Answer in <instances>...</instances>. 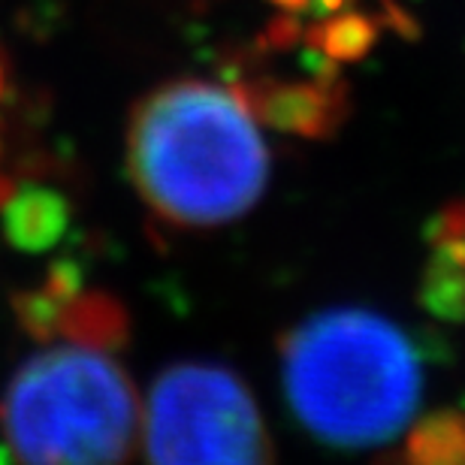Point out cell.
<instances>
[{"mask_svg": "<svg viewBox=\"0 0 465 465\" xmlns=\"http://www.w3.org/2000/svg\"><path fill=\"white\" fill-rule=\"evenodd\" d=\"M0 91H4V67H0Z\"/></svg>", "mask_w": 465, "mask_h": 465, "instance_id": "cell-11", "label": "cell"}, {"mask_svg": "<svg viewBox=\"0 0 465 465\" xmlns=\"http://www.w3.org/2000/svg\"><path fill=\"white\" fill-rule=\"evenodd\" d=\"M70 227V203L64 193L25 184L4 197V232L15 248L45 251Z\"/></svg>", "mask_w": 465, "mask_h": 465, "instance_id": "cell-7", "label": "cell"}, {"mask_svg": "<svg viewBox=\"0 0 465 465\" xmlns=\"http://www.w3.org/2000/svg\"><path fill=\"white\" fill-rule=\"evenodd\" d=\"M278 360L296 423L327 448H381L420 411V351L396 321L371 309L309 314L282 336Z\"/></svg>", "mask_w": 465, "mask_h": 465, "instance_id": "cell-2", "label": "cell"}, {"mask_svg": "<svg viewBox=\"0 0 465 465\" xmlns=\"http://www.w3.org/2000/svg\"><path fill=\"white\" fill-rule=\"evenodd\" d=\"M399 460L402 465H465V411L441 408L420 417Z\"/></svg>", "mask_w": 465, "mask_h": 465, "instance_id": "cell-8", "label": "cell"}, {"mask_svg": "<svg viewBox=\"0 0 465 465\" xmlns=\"http://www.w3.org/2000/svg\"><path fill=\"white\" fill-rule=\"evenodd\" d=\"M430 260L423 266L417 300L448 323H465V203H450L430 227Z\"/></svg>", "mask_w": 465, "mask_h": 465, "instance_id": "cell-6", "label": "cell"}, {"mask_svg": "<svg viewBox=\"0 0 465 465\" xmlns=\"http://www.w3.org/2000/svg\"><path fill=\"white\" fill-rule=\"evenodd\" d=\"M127 179L166 224L212 230L257 206L269 182V152L230 88L175 79L130 113Z\"/></svg>", "mask_w": 465, "mask_h": 465, "instance_id": "cell-1", "label": "cell"}, {"mask_svg": "<svg viewBox=\"0 0 465 465\" xmlns=\"http://www.w3.org/2000/svg\"><path fill=\"white\" fill-rule=\"evenodd\" d=\"M230 91L251 118L302 139H332L351 115V91L339 67L287 82L260 70H230Z\"/></svg>", "mask_w": 465, "mask_h": 465, "instance_id": "cell-5", "label": "cell"}, {"mask_svg": "<svg viewBox=\"0 0 465 465\" xmlns=\"http://www.w3.org/2000/svg\"><path fill=\"white\" fill-rule=\"evenodd\" d=\"M375 40H378V25L360 13H336L318 18V25L302 34V43L309 49L327 54L336 64L366 58Z\"/></svg>", "mask_w": 465, "mask_h": 465, "instance_id": "cell-9", "label": "cell"}, {"mask_svg": "<svg viewBox=\"0 0 465 465\" xmlns=\"http://www.w3.org/2000/svg\"><path fill=\"white\" fill-rule=\"evenodd\" d=\"M272 4L287 9V13H302V9H312L314 0H272Z\"/></svg>", "mask_w": 465, "mask_h": 465, "instance_id": "cell-10", "label": "cell"}, {"mask_svg": "<svg viewBox=\"0 0 465 465\" xmlns=\"http://www.w3.org/2000/svg\"><path fill=\"white\" fill-rule=\"evenodd\" d=\"M148 465H275L272 435L251 387L221 362H173L143 414Z\"/></svg>", "mask_w": 465, "mask_h": 465, "instance_id": "cell-4", "label": "cell"}, {"mask_svg": "<svg viewBox=\"0 0 465 465\" xmlns=\"http://www.w3.org/2000/svg\"><path fill=\"white\" fill-rule=\"evenodd\" d=\"M0 432L13 465H130L143 408L113 353L70 339L13 371L0 399Z\"/></svg>", "mask_w": 465, "mask_h": 465, "instance_id": "cell-3", "label": "cell"}]
</instances>
